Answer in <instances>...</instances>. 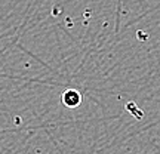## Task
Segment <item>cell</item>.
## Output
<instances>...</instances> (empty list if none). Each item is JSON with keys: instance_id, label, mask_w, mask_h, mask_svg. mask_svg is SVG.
I'll use <instances>...</instances> for the list:
<instances>
[{"instance_id": "cell-1", "label": "cell", "mask_w": 160, "mask_h": 154, "mask_svg": "<svg viewBox=\"0 0 160 154\" xmlns=\"http://www.w3.org/2000/svg\"><path fill=\"white\" fill-rule=\"evenodd\" d=\"M82 102V95L74 89H68L62 93V104L67 108H76Z\"/></svg>"}]
</instances>
